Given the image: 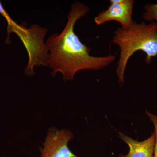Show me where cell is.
I'll return each instance as SVG.
<instances>
[{
	"mask_svg": "<svg viewBox=\"0 0 157 157\" xmlns=\"http://www.w3.org/2000/svg\"><path fill=\"white\" fill-rule=\"evenodd\" d=\"M90 11L82 3H73L64 29L59 34L50 36L45 42L48 51L47 64L53 76L61 73L64 81L73 80L82 70H98L107 67L115 60V56L96 57L90 55V48L81 42L74 32L76 23Z\"/></svg>",
	"mask_w": 157,
	"mask_h": 157,
	"instance_id": "6da1fadb",
	"label": "cell"
},
{
	"mask_svg": "<svg viewBox=\"0 0 157 157\" xmlns=\"http://www.w3.org/2000/svg\"><path fill=\"white\" fill-rule=\"evenodd\" d=\"M113 42L120 48V55L116 70L119 82L123 83L127 64L131 57L141 51L146 55V64L157 56V23L146 24L143 21H133L128 29L119 28L115 31Z\"/></svg>",
	"mask_w": 157,
	"mask_h": 157,
	"instance_id": "7a4b0ae2",
	"label": "cell"
},
{
	"mask_svg": "<svg viewBox=\"0 0 157 157\" xmlns=\"http://www.w3.org/2000/svg\"><path fill=\"white\" fill-rule=\"evenodd\" d=\"M0 14L5 17L8 24L6 43H10V34L15 33L27 51L29 62L25 69L27 75H33L36 66H47L48 51L44 39L48 30L36 25L31 26L29 28L19 25L10 17L4 7L0 8Z\"/></svg>",
	"mask_w": 157,
	"mask_h": 157,
	"instance_id": "3957f363",
	"label": "cell"
},
{
	"mask_svg": "<svg viewBox=\"0 0 157 157\" xmlns=\"http://www.w3.org/2000/svg\"><path fill=\"white\" fill-rule=\"evenodd\" d=\"M110 5L106 10L101 11L94 18L98 25L111 21L120 24L121 28L126 29L132 24L134 8L133 0H111Z\"/></svg>",
	"mask_w": 157,
	"mask_h": 157,
	"instance_id": "277c9868",
	"label": "cell"
},
{
	"mask_svg": "<svg viewBox=\"0 0 157 157\" xmlns=\"http://www.w3.org/2000/svg\"><path fill=\"white\" fill-rule=\"evenodd\" d=\"M73 137L70 131L51 129L43 144V147L40 149L41 157H78L68 147V143Z\"/></svg>",
	"mask_w": 157,
	"mask_h": 157,
	"instance_id": "5b68a950",
	"label": "cell"
},
{
	"mask_svg": "<svg viewBox=\"0 0 157 157\" xmlns=\"http://www.w3.org/2000/svg\"><path fill=\"white\" fill-rule=\"evenodd\" d=\"M119 137L128 145L129 152L126 155L120 157H153L155 141L154 132L146 140L137 141L121 133H119Z\"/></svg>",
	"mask_w": 157,
	"mask_h": 157,
	"instance_id": "8992f818",
	"label": "cell"
},
{
	"mask_svg": "<svg viewBox=\"0 0 157 157\" xmlns=\"http://www.w3.org/2000/svg\"><path fill=\"white\" fill-rule=\"evenodd\" d=\"M142 17L148 21H155L157 22V4H147L144 6Z\"/></svg>",
	"mask_w": 157,
	"mask_h": 157,
	"instance_id": "52a82bcc",
	"label": "cell"
},
{
	"mask_svg": "<svg viewBox=\"0 0 157 157\" xmlns=\"http://www.w3.org/2000/svg\"><path fill=\"white\" fill-rule=\"evenodd\" d=\"M147 115L148 117L151 121L153 124L154 126V133L155 136V145L154 151V157H157V116L154 115L148 111H146Z\"/></svg>",
	"mask_w": 157,
	"mask_h": 157,
	"instance_id": "ba28073f",
	"label": "cell"
}]
</instances>
